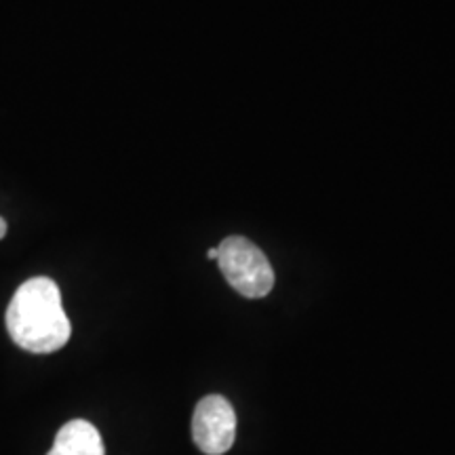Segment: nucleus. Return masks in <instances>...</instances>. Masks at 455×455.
<instances>
[{"instance_id":"nucleus-2","label":"nucleus","mask_w":455,"mask_h":455,"mask_svg":"<svg viewBox=\"0 0 455 455\" xmlns=\"http://www.w3.org/2000/svg\"><path fill=\"white\" fill-rule=\"evenodd\" d=\"M221 275L243 298H266L275 287V270L259 247L243 236H230L218 247Z\"/></svg>"},{"instance_id":"nucleus-4","label":"nucleus","mask_w":455,"mask_h":455,"mask_svg":"<svg viewBox=\"0 0 455 455\" xmlns=\"http://www.w3.org/2000/svg\"><path fill=\"white\" fill-rule=\"evenodd\" d=\"M47 455H106L100 430L87 419H72L57 432Z\"/></svg>"},{"instance_id":"nucleus-3","label":"nucleus","mask_w":455,"mask_h":455,"mask_svg":"<svg viewBox=\"0 0 455 455\" xmlns=\"http://www.w3.org/2000/svg\"><path fill=\"white\" fill-rule=\"evenodd\" d=\"M192 436L203 453L224 455L236 439V413L224 396H204L195 409Z\"/></svg>"},{"instance_id":"nucleus-1","label":"nucleus","mask_w":455,"mask_h":455,"mask_svg":"<svg viewBox=\"0 0 455 455\" xmlns=\"http://www.w3.org/2000/svg\"><path fill=\"white\" fill-rule=\"evenodd\" d=\"M4 323L11 339L34 355H51L61 350L72 335L60 287L47 276L30 278L17 289Z\"/></svg>"},{"instance_id":"nucleus-6","label":"nucleus","mask_w":455,"mask_h":455,"mask_svg":"<svg viewBox=\"0 0 455 455\" xmlns=\"http://www.w3.org/2000/svg\"><path fill=\"white\" fill-rule=\"evenodd\" d=\"M209 259H218V247H213V249H209Z\"/></svg>"},{"instance_id":"nucleus-5","label":"nucleus","mask_w":455,"mask_h":455,"mask_svg":"<svg viewBox=\"0 0 455 455\" xmlns=\"http://www.w3.org/2000/svg\"><path fill=\"white\" fill-rule=\"evenodd\" d=\"M4 235H7V221L0 218V241H3Z\"/></svg>"}]
</instances>
